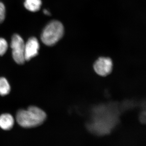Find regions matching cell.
Returning <instances> with one entry per match:
<instances>
[{
  "mask_svg": "<svg viewBox=\"0 0 146 146\" xmlns=\"http://www.w3.org/2000/svg\"><path fill=\"white\" fill-rule=\"evenodd\" d=\"M46 118V114L36 106H31L27 110H21L16 114L17 123L22 127L32 128L42 124Z\"/></svg>",
  "mask_w": 146,
  "mask_h": 146,
  "instance_id": "cell-1",
  "label": "cell"
},
{
  "mask_svg": "<svg viewBox=\"0 0 146 146\" xmlns=\"http://www.w3.org/2000/svg\"><path fill=\"white\" fill-rule=\"evenodd\" d=\"M64 33L63 24L59 21H51L47 25L42 32L41 40L47 46H54L63 37Z\"/></svg>",
  "mask_w": 146,
  "mask_h": 146,
  "instance_id": "cell-2",
  "label": "cell"
},
{
  "mask_svg": "<svg viewBox=\"0 0 146 146\" xmlns=\"http://www.w3.org/2000/svg\"><path fill=\"white\" fill-rule=\"evenodd\" d=\"M11 47L14 61L20 65L25 62V43L23 39L18 34H14L11 39Z\"/></svg>",
  "mask_w": 146,
  "mask_h": 146,
  "instance_id": "cell-3",
  "label": "cell"
},
{
  "mask_svg": "<svg viewBox=\"0 0 146 146\" xmlns=\"http://www.w3.org/2000/svg\"><path fill=\"white\" fill-rule=\"evenodd\" d=\"M94 68L98 75L102 76H106L112 72L113 68L112 60L108 57H100L94 63Z\"/></svg>",
  "mask_w": 146,
  "mask_h": 146,
  "instance_id": "cell-4",
  "label": "cell"
},
{
  "mask_svg": "<svg viewBox=\"0 0 146 146\" xmlns=\"http://www.w3.org/2000/svg\"><path fill=\"white\" fill-rule=\"evenodd\" d=\"M39 44L38 40L35 37L29 38L25 44V56L26 61L30 60L38 54Z\"/></svg>",
  "mask_w": 146,
  "mask_h": 146,
  "instance_id": "cell-5",
  "label": "cell"
},
{
  "mask_svg": "<svg viewBox=\"0 0 146 146\" xmlns=\"http://www.w3.org/2000/svg\"><path fill=\"white\" fill-rule=\"evenodd\" d=\"M14 124V118L10 114H4L0 116V127L3 130H10Z\"/></svg>",
  "mask_w": 146,
  "mask_h": 146,
  "instance_id": "cell-6",
  "label": "cell"
},
{
  "mask_svg": "<svg viewBox=\"0 0 146 146\" xmlns=\"http://www.w3.org/2000/svg\"><path fill=\"white\" fill-rule=\"evenodd\" d=\"M42 4L41 0H25L24 3L25 7L32 12H36L39 10Z\"/></svg>",
  "mask_w": 146,
  "mask_h": 146,
  "instance_id": "cell-7",
  "label": "cell"
},
{
  "mask_svg": "<svg viewBox=\"0 0 146 146\" xmlns=\"http://www.w3.org/2000/svg\"><path fill=\"white\" fill-rule=\"evenodd\" d=\"M10 86L7 80L3 77L0 78V95L5 96L9 94Z\"/></svg>",
  "mask_w": 146,
  "mask_h": 146,
  "instance_id": "cell-8",
  "label": "cell"
},
{
  "mask_svg": "<svg viewBox=\"0 0 146 146\" xmlns=\"http://www.w3.org/2000/svg\"><path fill=\"white\" fill-rule=\"evenodd\" d=\"M8 44L5 39L0 38V56L3 55L8 48Z\"/></svg>",
  "mask_w": 146,
  "mask_h": 146,
  "instance_id": "cell-9",
  "label": "cell"
},
{
  "mask_svg": "<svg viewBox=\"0 0 146 146\" xmlns=\"http://www.w3.org/2000/svg\"><path fill=\"white\" fill-rule=\"evenodd\" d=\"M5 17V7L2 3L0 2V24L2 23Z\"/></svg>",
  "mask_w": 146,
  "mask_h": 146,
  "instance_id": "cell-10",
  "label": "cell"
},
{
  "mask_svg": "<svg viewBox=\"0 0 146 146\" xmlns=\"http://www.w3.org/2000/svg\"><path fill=\"white\" fill-rule=\"evenodd\" d=\"M43 12L46 15H50V13L49 11H48L46 9H44L43 11Z\"/></svg>",
  "mask_w": 146,
  "mask_h": 146,
  "instance_id": "cell-11",
  "label": "cell"
}]
</instances>
